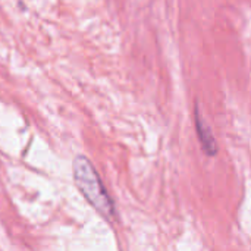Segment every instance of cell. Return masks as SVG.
<instances>
[{
  "mask_svg": "<svg viewBox=\"0 0 251 251\" xmlns=\"http://www.w3.org/2000/svg\"><path fill=\"white\" fill-rule=\"evenodd\" d=\"M196 126H197V132H199V138L203 144V149L206 153L209 154H215L216 153V143H215V138L209 129V126L200 119V115L199 112L196 113Z\"/></svg>",
  "mask_w": 251,
  "mask_h": 251,
  "instance_id": "7a4b0ae2",
  "label": "cell"
},
{
  "mask_svg": "<svg viewBox=\"0 0 251 251\" xmlns=\"http://www.w3.org/2000/svg\"><path fill=\"white\" fill-rule=\"evenodd\" d=\"M74 179L78 190L87 199V201L104 218H112L115 215L113 203L107 196L96 169L85 156H76L74 163Z\"/></svg>",
  "mask_w": 251,
  "mask_h": 251,
  "instance_id": "6da1fadb",
  "label": "cell"
}]
</instances>
